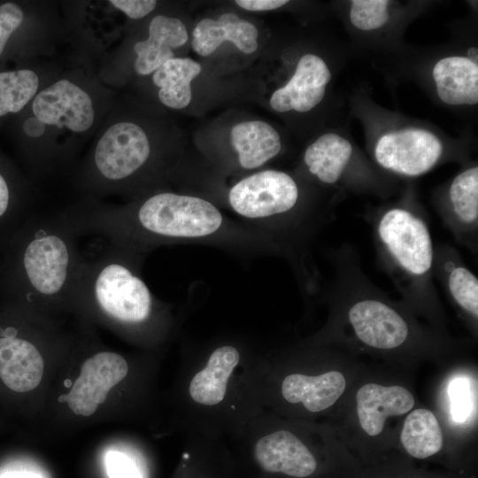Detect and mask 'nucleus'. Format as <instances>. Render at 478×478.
<instances>
[{"label": "nucleus", "instance_id": "nucleus-11", "mask_svg": "<svg viewBox=\"0 0 478 478\" xmlns=\"http://www.w3.org/2000/svg\"><path fill=\"white\" fill-rule=\"evenodd\" d=\"M127 372V362L120 354L113 351L93 354L83 362L79 377L66 395L67 405L77 415H92Z\"/></svg>", "mask_w": 478, "mask_h": 478}, {"label": "nucleus", "instance_id": "nucleus-23", "mask_svg": "<svg viewBox=\"0 0 478 478\" xmlns=\"http://www.w3.org/2000/svg\"><path fill=\"white\" fill-rule=\"evenodd\" d=\"M201 72V66L189 58H173L152 74L153 83L159 88L160 102L172 109H182L191 101L190 83Z\"/></svg>", "mask_w": 478, "mask_h": 478}, {"label": "nucleus", "instance_id": "nucleus-30", "mask_svg": "<svg viewBox=\"0 0 478 478\" xmlns=\"http://www.w3.org/2000/svg\"><path fill=\"white\" fill-rule=\"evenodd\" d=\"M104 463L109 478H142L136 464L122 452L108 451Z\"/></svg>", "mask_w": 478, "mask_h": 478}, {"label": "nucleus", "instance_id": "nucleus-26", "mask_svg": "<svg viewBox=\"0 0 478 478\" xmlns=\"http://www.w3.org/2000/svg\"><path fill=\"white\" fill-rule=\"evenodd\" d=\"M38 73L27 67L0 68V124L13 120L39 91Z\"/></svg>", "mask_w": 478, "mask_h": 478}, {"label": "nucleus", "instance_id": "nucleus-10", "mask_svg": "<svg viewBox=\"0 0 478 478\" xmlns=\"http://www.w3.org/2000/svg\"><path fill=\"white\" fill-rule=\"evenodd\" d=\"M442 152V143L434 134L416 128L385 134L374 148L375 160L381 166L410 177L430 170Z\"/></svg>", "mask_w": 478, "mask_h": 478}, {"label": "nucleus", "instance_id": "nucleus-21", "mask_svg": "<svg viewBox=\"0 0 478 478\" xmlns=\"http://www.w3.org/2000/svg\"><path fill=\"white\" fill-rule=\"evenodd\" d=\"M231 144L241 167L258 168L274 158L281 149L277 131L260 120L241 122L231 129Z\"/></svg>", "mask_w": 478, "mask_h": 478}, {"label": "nucleus", "instance_id": "nucleus-27", "mask_svg": "<svg viewBox=\"0 0 478 478\" xmlns=\"http://www.w3.org/2000/svg\"><path fill=\"white\" fill-rule=\"evenodd\" d=\"M27 20L24 4L15 1L0 2V68L19 55Z\"/></svg>", "mask_w": 478, "mask_h": 478}, {"label": "nucleus", "instance_id": "nucleus-17", "mask_svg": "<svg viewBox=\"0 0 478 478\" xmlns=\"http://www.w3.org/2000/svg\"><path fill=\"white\" fill-rule=\"evenodd\" d=\"M258 31L251 22L235 13L226 12L218 19L205 18L194 28L192 48L198 55L212 54L224 42H230L246 54L256 51Z\"/></svg>", "mask_w": 478, "mask_h": 478}, {"label": "nucleus", "instance_id": "nucleus-34", "mask_svg": "<svg viewBox=\"0 0 478 478\" xmlns=\"http://www.w3.org/2000/svg\"><path fill=\"white\" fill-rule=\"evenodd\" d=\"M467 58L473 63H478V49L476 47H471L467 50Z\"/></svg>", "mask_w": 478, "mask_h": 478}, {"label": "nucleus", "instance_id": "nucleus-12", "mask_svg": "<svg viewBox=\"0 0 478 478\" xmlns=\"http://www.w3.org/2000/svg\"><path fill=\"white\" fill-rule=\"evenodd\" d=\"M440 217L455 240L477 251L478 238V167L459 173L451 181Z\"/></svg>", "mask_w": 478, "mask_h": 478}, {"label": "nucleus", "instance_id": "nucleus-29", "mask_svg": "<svg viewBox=\"0 0 478 478\" xmlns=\"http://www.w3.org/2000/svg\"><path fill=\"white\" fill-rule=\"evenodd\" d=\"M451 412L456 422H464L471 411V392L468 382L464 378L452 381L449 388Z\"/></svg>", "mask_w": 478, "mask_h": 478}, {"label": "nucleus", "instance_id": "nucleus-20", "mask_svg": "<svg viewBox=\"0 0 478 478\" xmlns=\"http://www.w3.org/2000/svg\"><path fill=\"white\" fill-rule=\"evenodd\" d=\"M439 98L452 105L478 103V66L465 57L440 59L433 69Z\"/></svg>", "mask_w": 478, "mask_h": 478}, {"label": "nucleus", "instance_id": "nucleus-35", "mask_svg": "<svg viewBox=\"0 0 478 478\" xmlns=\"http://www.w3.org/2000/svg\"><path fill=\"white\" fill-rule=\"evenodd\" d=\"M413 473H411V475L410 476H405V475H387V476H379V477H373V478H428V477H421V476H414L412 475Z\"/></svg>", "mask_w": 478, "mask_h": 478}, {"label": "nucleus", "instance_id": "nucleus-4", "mask_svg": "<svg viewBox=\"0 0 478 478\" xmlns=\"http://www.w3.org/2000/svg\"><path fill=\"white\" fill-rule=\"evenodd\" d=\"M377 260L405 301L428 312L439 304L434 277V244L425 218L405 206L368 216Z\"/></svg>", "mask_w": 478, "mask_h": 478}, {"label": "nucleus", "instance_id": "nucleus-1", "mask_svg": "<svg viewBox=\"0 0 478 478\" xmlns=\"http://www.w3.org/2000/svg\"><path fill=\"white\" fill-rule=\"evenodd\" d=\"M65 212L80 236L96 235L141 255L161 245L218 238L229 226L212 202L169 191L124 205L87 197Z\"/></svg>", "mask_w": 478, "mask_h": 478}, {"label": "nucleus", "instance_id": "nucleus-24", "mask_svg": "<svg viewBox=\"0 0 478 478\" xmlns=\"http://www.w3.org/2000/svg\"><path fill=\"white\" fill-rule=\"evenodd\" d=\"M240 465L229 453L210 443L190 445L176 478H241Z\"/></svg>", "mask_w": 478, "mask_h": 478}, {"label": "nucleus", "instance_id": "nucleus-5", "mask_svg": "<svg viewBox=\"0 0 478 478\" xmlns=\"http://www.w3.org/2000/svg\"><path fill=\"white\" fill-rule=\"evenodd\" d=\"M228 203L239 216L275 227L289 255L329 219L301 212L296 181L278 170L261 171L239 181L229 189Z\"/></svg>", "mask_w": 478, "mask_h": 478}, {"label": "nucleus", "instance_id": "nucleus-7", "mask_svg": "<svg viewBox=\"0 0 478 478\" xmlns=\"http://www.w3.org/2000/svg\"><path fill=\"white\" fill-rule=\"evenodd\" d=\"M237 461L250 478H334L337 470L287 429L259 430L248 441L243 460Z\"/></svg>", "mask_w": 478, "mask_h": 478}, {"label": "nucleus", "instance_id": "nucleus-18", "mask_svg": "<svg viewBox=\"0 0 478 478\" xmlns=\"http://www.w3.org/2000/svg\"><path fill=\"white\" fill-rule=\"evenodd\" d=\"M149 36L134 46L135 72L140 75L153 73L165 62L174 58L173 49L188 41L184 24L176 18L157 15L150 22Z\"/></svg>", "mask_w": 478, "mask_h": 478}, {"label": "nucleus", "instance_id": "nucleus-14", "mask_svg": "<svg viewBox=\"0 0 478 478\" xmlns=\"http://www.w3.org/2000/svg\"><path fill=\"white\" fill-rule=\"evenodd\" d=\"M412 394L405 387L366 383L356 394L357 414L362 429L376 436L384 428L389 416H399L414 406Z\"/></svg>", "mask_w": 478, "mask_h": 478}, {"label": "nucleus", "instance_id": "nucleus-2", "mask_svg": "<svg viewBox=\"0 0 478 478\" xmlns=\"http://www.w3.org/2000/svg\"><path fill=\"white\" fill-rule=\"evenodd\" d=\"M65 210L33 212L0 248V296L18 311L70 304L82 254Z\"/></svg>", "mask_w": 478, "mask_h": 478}, {"label": "nucleus", "instance_id": "nucleus-22", "mask_svg": "<svg viewBox=\"0 0 478 478\" xmlns=\"http://www.w3.org/2000/svg\"><path fill=\"white\" fill-rule=\"evenodd\" d=\"M352 152V145L348 140L328 133L307 147L304 162L311 174L322 183L332 185L341 180Z\"/></svg>", "mask_w": 478, "mask_h": 478}, {"label": "nucleus", "instance_id": "nucleus-9", "mask_svg": "<svg viewBox=\"0 0 478 478\" xmlns=\"http://www.w3.org/2000/svg\"><path fill=\"white\" fill-rule=\"evenodd\" d=\"M25 112L47 128L56 127L81 134L95 123L96 108L89 93L69 79H60L38 91Z\"/></svg>", "mask_w": 478, "mask_h": 478}, {"label": "nucleus", "instance_id": "nucleus-3", "mask_svg": "<svg viewBox=\"0 0 478 478\" xmlns=\"http://www.w3.org/2000/svg\"><path fill=\"white\" fill-rule=\"evenodd\" d=\"M143 257L107 242L96 255H82L70 304L93 308L122 326L145 325L158 304L142 278Z\"/></svg>", "mask_w": 478, "mask_h": 478}, {"label": "nucleus", "instance_id": "nucleus-19", "mask_svg": "<svg viewBox=\"0 0 478 478\" xmlns=\"http://www.w3.org/2000/svg\"><path fill=\"white\" fill-rule=\"evenodd\" d=\"M27 181L0 152V248L34 212Z\"/></svg>", "mask_w": 478, "mask_h": 478}, {"label": "nucleus", "instance_id": "nucleus-6", "mask_svg": "<svg viewBox=\"0 0 478 478\" xmlns=\"http://www.w3.org/2000/svg\"><path fill=\"white\" fill-rule=\"evenodd\" d=\"M151 155L148 135L138 124L115 122L96 141L81 168L78 185L90 198L133 190Z\"/></svg>", "mask_w": 478, "mask_h": 478}, {"label": "nucleus", "instance_id": "nucleus-32", "mask_svg": "<svg viewBox=\"0 0 478 478\" xmlns=\"http://www.w3.org/2000/svg\"><path fill=\"white\" fill-rule=\"evenodd\" d=\"M235 3L248 11H270L281 7L288 3L286 0H237Z\"/></svg>", "mask_w": 478, "mask_h": 478}, {"label": "nucleus", "instance_id": "nucleus-8", "mask_svg": "<svg viewBox=\"0 0 478 478\" xmlns=\"http://www.w3.org/2000/svg\"><path fill=\"white\" fill-rule=\"evenodd\" d=\"M246 369L242 351L232 343L213 348L188 377V403L207 415L218 414L228 405Z\"/></svg>", "mask_w": 478, "mask_h": 478}, {"label": "nucleus", "instance_id": "nucleus-13", "mask_svg": "<svg viewBox=\"0 0 478 478\" xmlns=\"http://www.w3.org/2000/svg\"><path fill=\"white\" fill-rule=\"evenodd\" d=\"M331 73L322 58L314 54L304 55L288 83L274 92L270 99L273 110L305 112L323 99Z\"/></svg>", "mask_w": 478, "mask_h": 478}, {"label": "nucleus", "instance_id": "nucleus-15", "mask_svg": "<svg viewBox=\"0 0 478 478\" xmlns=\"http://www.w3.org/2000/svg\"><path fill=\"white\" fill-rule=\"evenodd\" d=\"M434 277L452 302L473 320L478 318V279L459 251L449 244L434 248Z\"/></svg>", "mask_w": 478, "mask_h": 478}, {"label": "nucleus", "instance_id": "nucleus-31", "mask_svg": "<svg viewBox=\"0 0 478 478\" xmlns=\"http://www.w3.org/2000/svg\"><path fill=\"white\" fill-rule=\"evenodd\" d=\"M109 3L134 19L147 16L157 5V1L153 0H111Z\"/></svg>", "mask_w": 478, "mask_h": 478}, {"label": "nucleus", "instance_id": "nucleus-28", "mask_svg": "<svg viewBox=\"0 0 478 478\" xmlns=\"http://www.w3.org/2000/svg\"><path fill=\"white\" fill-rule=\"evenodd\" d=\"M389 3L387 0L351 1L350 18L352 25L364 31L382 27L389 19Z\"/></svg>", "mask_w": 478, "mask_h": 478}, {"label": "nucleus", "instance_id": "nucleus-16", "mask_svg": "<svg viewBox=\"0 0 478 478\" xmlns=\"http://www.w3.org/2000/svg\"><path fill=\"white\" fill-rule=\"evenodd\" d=\"M346 389V379L338 371L317 375L291 373L280 385V394L291 405H301L310 412H320L331 407Z\"/></svg>", "mask_w": 478, "mask_h": 478}, {"label": "nucleus", "instance_id": "nucleus-33", "mask_svg": "<svg viewBox=\"0 0 478 478\" xmlns=\"http://www.w3.org/2000/svg\"><path fill=\"white\" fill-rule=\"evenodd\" d=\"M0 478H43L40 474L17 465H8L0 469Z\"/></svg>", "mask_w": 478, "mask_h": 478}, {"label": "nucleus", "instance_id": "nucleus-25", "mask_svg": "<svg viewBox=\"0 0 478 478\" xmlns=\"http://www.w3.org/2000/svg\"><path fill=\"white\" fill-rule=\"evenodd\" d=\"M400 441L407 454L416 459H427L439 453L443 438L436 415L424 408L412 411L404 421Z\"/></svg>", "mask_w": 478, "mask_h": 478}]
</instances>
